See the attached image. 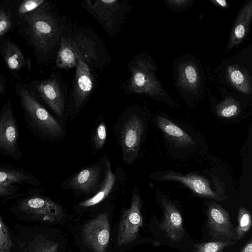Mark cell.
Listing matches in <instances>:
<instances>
[{"label": "cell", "instance_id": "6da1fadb", "mask_svg": "<svg viewBox=\"0 0 252 252\" xmlns=\"http://www.w3.org/2000/svg\"><path fill=\"white\" fill-rule=\"evenodd\" d=\"M19 29L27 43L38 56L51 51L58 40L61 27L45 1L19 19Z\"/></svg>", "mask_w": 252, "mask_h": 252}, {"label": "cell", "instance_id": "7a4b0ae2", "mask_svg": "<svg viewBox=\"0 0 252 252\" xmlns=\"http://www.w3.org/2000/svg\"><path fill=\"white\" fill-rule=\"evenodd\" d=\"M220 83L244 95L252 93V47L222 61L214 71Z\"/></svg>", "mask_w": 252, "mask_h": 252}, {"label": "cell", "instance_id": "3957f363", "mask_svg": "<svg viewBox=\"0 0 252 252\" xmlns=\"http://www.w3.org/2000/svg\"><path fill=\"white\" fill-rule=\"evenodd\" d=\"M157 66L152 59L140 58L131 69L129 88L134 93L146 94L171 106H177L156 75Z\"/></svg>", "mask_w": 252, "mask_h": 252}, {"label": "cell", "instance_id": "277c9868", "mask_svg": "<svg viewBox=\"0 0 252 252\" xmlns=\"http://www.w3.org/2000/svg\"><path fill=\"white\" fill-rule=\"evenodd\" d=\"M18 87L21 105L32 129L45 136H59L62 132L59 123L38 102L30 89Z\"/></svg>", "mask_w": 252, "mask_h": 252}, {"label": "cell", "instance_id": "5b68a950", "mask_svg": "<svg viewBox=\"0 0 252 252\" xmlns=\"http://www.w3.org/2000/svg\"><path fill=\"white\" fill-rule=\"evenodd\" d=\"M96 55L94 43L91 39L80 35L62 36L56 65L61 68H72L79 59L90 62Z\"/></svg>", "mask_w": 252, "mask_h": 252}, {"label": "cell", "instance_id": "8992f818", "mask_svg": "<svg viewBox=\"0 0 252 252\" xmlns=\"http://www.w3.org/2000/svg\"><path fill=\"white\" fill-rule=\"evenodd\" d=\"M176 88L182 94L197 96L201 94L203 79L197 60L191 56L178 59L174 66Z\"/></svg>", "mask_w": 252, "mask_h": 252}, {"label": "cell", "instance_id": "52a82bcc", "mask_svg": "<svg viewBox=\"0 0 252 252\" xmlns=\"http://www.w3.org/2000/svg\"><path fill=\"white\" fill-rule=\"evenodd\" d=\"M165 181H174L184 185L195 194L201 197L222 201L228 196L225 194L223 184L215 178L211 181L194 173L183 174L175 171H169L163 175Z\"/></svg>", "mask_w": 252, "mask_h": 252}, {"label": "cell", "instance_id": "ba28073f", "mask_svg": "<svg viewBox=\"0 0 252 252\" xmlns=\"http://www.w3.org/2000/svg\"><path fill=\"white\" fill-rule=\"evenodd\" d=\"M18 130L16 118L10 100L0 112V153L14 159L21 158L19 148Z\"/></svg>", "mask_w": 252, "mask_h": 252}, {"label": "cell", "instance_id": "9c48e42d", "mask_svg": "<svg viewBox=\"0 0 252 252\" xmlns=\"http://www.w3.org/2000/svg\"><path fill=\"white\" fill-rule=\"evenodd\" d=\"M19 209L33 219L50 223L60 221L63 213L62 208L50 199L39 195L25 197L19 203Z\"/></svg>", "mask_w": 252, "mask_h": 252}, {"label": "cell", "instance_id": "30bf717a", "mask_svg": "<svg viewBox=\"0 0 252 252\" xmlns=\"http://www.w3.org/2000/svg\"><path fill=\"white\" fill-rule=\"evenodd\" d=\"M141 207L140 197L135 193L130 206L124 212L119 224L117 238L119 246L128 244L137 237L139 228L143 226Z\"/></svg>", "mask_w": 252, "mask_h": 252}, {"label": "cell", "instance_id": "8fae6325", "mask_svg": "<svg viewBox=\"0 0 252 252\" xmlns=\"http://www.w3.org/2000/svg\"><path fill=\"white\" fill-rule=\"evenodd\" d=\"M207 215V227L212 237L220 240H234L235 229L225 209L211 202L208 205Z\"/></svg>", "mask_w": 252, "mask_h": 252}, {"label": "cell", "instance_id": "7c38bea8", "mask_svg": "<svg viewBox=\"0 0 252 252\" xmlns=\"http://www.w3.org/2000/svg\"><path fill=\"white\" fill-rule=\"evenodd\" d=\"M110 230L109 215L104 212L84 225L83 235L94 252H105L109 242Z\"/></svg>", "mask_w": 252, "mask_h": 252}, {"label": "cell", "instance_id": "4fadbf2b", "mask_svg": "<svg viewBox=\"0 0 252 252\" xmlns=\"http://www.w3.org/2000/svg\"><path fill=\"white\" fill-rule=\"evenodd\" d=\"M143 124L137 115L130 116L125 123L121 132V145L125 161L130 163L137 157L143 133Z\"/></svg>", "mask_w": 252, "mask_h": 252}, {"label": "cell", "instance_id": "5bb4252c", "mask_svg": "<svg viewBox=\"0 0 252 252\" xmlns=\"http://www.w3.org/2000/svg\"><path fill=\"white\" fill-rule=\"evenodd\" d=\"M83 3L85 9L107 31L113 29L124 5L117 0H87Z\"/></svg>", "mask_w": 252, "mask_h": 252}, {"label": "cell", "instance_id": "9a60e30c", "mask_svg": "<svg viewBox=\"0 0 252 252\" xmlns=\"http://www.w3.org/2000/svg\"><path fill=\"white\" fill-rule=\"evenodd\" d=\"M31 86L34 95L37 94L59 117L63 116V95L59 83L55 78L36 81Z\"/></svg>", "mask_w": 252, "mask_h": 252}, {"label": "cell", "instance_id": "2e32d148", "mask_svg": "<svg viewBox=\"0 0 252 252\" xmlns=\"http://www.w3.org/2000/svg\"><path fill=\"white\" fill-rule=\"evenodd\" d=\"M163 211L162 221L158 226L165 236L175 242L181 241L185 233L182 215L170 201L165 197L161 199Z\"/></svg>", "mask_w": 252, "mask_h": 252}, {"label": "cell", "instance_id": "e0dca14e", "mask_svg": "<svg viewBox=\"0 0 252 252\" xmlns=\"http://www.w3.org/2000/svg\"><path fill=\"white\" fill-rule=\"evenodd\" d=\"M252 22V0H247L238 13L232 27L226 52L242 43L248 36Z\"/></svg>", "mask_w": 252, "mask_h": 252}, {"label": "cell", "instance_id": "ac0fdd59", "mask_svg": "<svg viewBox=\"0 0 252 252\" xmlns=\"http://www.w3.org/2000/svg\"><path fill=\"white\" fill-rule=\"evenodd\" d=\"M73 96L75 106L79 107L90 94L93 87V79L87 63L79 59L76 65Z\"/></svg>", "mask_w": 252, "mask_h": 252}, {"label": "cell", "instance_id": "d6986e66", "mask_svg": "<svg viewBox=\"0 0 252 252\" xmlns=\"http://www.w3.org/2000/svg\"><path fill=\"white\" fill-rule=\"evenodd\" d=\"M0 52L7 67L13 72L24 67L31 70V61L25 57L19 47L13 41L6 39L0 44Z\"/></svg>", "mask_w": 252, "mask_h": 252}, {"label": "cell", "instance_id": "ffe728a7", "mask_svg": "<svg viewBox=\"0 0 252 252\" xmlns=\"http://www.w3.org/2000/svg\"><path fill=\"white\" fill-rule=\"evenodd\" d=\"M158 127L166 137L178 147H189L195 145L191 136L173 122L162 116L157 118Z\"/></svg>", "mask_w": 252, "mask_h": 252}, {"label": "cell", "instance_id": "44dd1931", "mask_svg": "<svg viewBox=\"0 0 252 252\" xmlns=\"http://www.w3.org/2000/svg\"><path fill=\"white\" fill-rule=\"evenodd\" d=\"M27 184L39 187L40 183L33 175L20 168L0 163V184L11 186L14 184Z\"/></svg>", "mask_w": 252, "mask_h": 252}, {"label": "cell", "instance_id": "7402d4cb", "mask_svg": "<svg viewBox=\"0 0 252 252\" xmlns=\"http://www.w3.org/2000/svg\"><path fill=\"white\" fill-rule=\"evenodd\" d=\"M99 176V168H87L78 173L70 181V186L86 192H90L95 186Z\"/></svg>", "mask_w": 252, "mask_h": 252}, {"label": "cell", "instance_id": "603a6c76", "mask_svg": "<svg viewBox=\"0 0 252 252\" xmlns=\"http://www.w3.org/2000/svg\"><path fill=\"white\" fill-rule=\"evenodd\" d=\"M115 182V176L113 173L109 160L106 163L105 177L100 189L93 197L81 202L79 206L86 207L94 206L103 200L111 191Z\"/></svg>", "mask_w": 252, "mask_h": 252}, {"label": "cell", "instance_id": "cb8c5ba5", "mask_svg": "<svg viewBox=\"0 0 252 252\" xmlns=\"http://www.w3.org/2000/svg\"><path fill=\"white\" fill-rule=\"evenodd\" d=\"M218 116L223 118H231L237 116L241 110L239 101L232 96H225L215 107Z\"/></svg>", "mask_w": 252, "mask_h": 252}, {"label": "cell", "instance_id": "d4e9b609", "mask_svg": "<svg viewBox=\"0 0 252 252\" xmlns=\"http://www.w3.org/2000/svg\"><path fill=\"white\" fill-rule=\"evenodd\" d=\"M59 244L43 235H38L30 241L26 252H57Z\"/></svg>", "mask_w": 252, "mask_h": 252}, {"label": "cell", "instance_id": "484cf974", "mask_svg": "<svg viewBox=\"0 0 252 252\" xmlns=\"http://www.w3.org/2000/svg\"><path fill=\"white\" fill-rule=\"evenodd\" d=\"M252 223V217L250 212L244 207L238 210V225L235 229L234 240L242 239L250 229Z\"/></svg>", "mask_w": 252, "mask_h": 252}, {"label": "cell", "instance_id": "4316f807", "mask_svg": "<svg viewBox=\"0 0 252 252\" xmlns=\"http://www.w3.org/2000/svg\"><path fill=\"white\" fill-rule=\"evenodd\" d=\"M236 243L235 241L228 240L196 244L193 252H222L225 248Z\"/></svg>", "mask_w": 252, "mask_h": 252}, {"label": "cell", "instance_id": "83f0119b", "mask_svg": "<svg viewBox=\"0 0 252 252\" xmlns=\"http://www.w3.org/2000/svg\"><path fill=\"white\" fill-rule=\"evenodd\" d=\"M45 1L44 0H26L22 1L18 6L16 13L19 20L26 14L37 9Z\"/></svg>", "mask_w": 252, "mask_h": 252}, {"label": "cell", "instance_id": "f1b7e54d", "mask_svg": "<svg viewBox=\"0 0 252 252\" xmlns=\"http://www.w3.org/2000/svg\"><path fill=\"white\" fill-rule=\"evenodd\" d=\"M12 247L9 231L0 216V252H11Z\"/></svg>", "mask_w": 252, "mask_h": 252}, {"label": "cell", "instance_id": "f546056e", "mask_svg": "<svg viewBox=\"0 0 252 252\" xmlns=\"http://www.w3.org/2000/svg\"><path fill=\"white\" fill-rule=\"evenodd\" d=\"M13 23L11 12L0 9V37L11 28Z\"/></svg>", "mask_w": 252, "mask_h": 252}, {"label": "cell", "instance_id": "4dcf8cb0", "mask_svg": "<svg viewBox=\"0 0 252 252\" xmlns=\"http://www.w3.org/2000/svg\"><path fill=\"white\" fill-rule=\"evenodd\" d=\"M164 2L168 9L176 12L185 10L193 3L192 0H166Z\"/></svg>", "mask_w": 252, "mask_h": 252}, {"label": "cell", "instance_id": "1f68e13d", "mask_svg": "<svg viewBox=\"0 0 252 252\" xmlns=\"http://www.w3.org/2000/svg\"><path fill=\"white\" fill-rule=\"evenodd\" d=\"M106 138V128L103 123H100L97 126L94 138L95 147L97 149H101L104 145Z\"/></svg>", "mask_w": 252, "mask_h": 252}, {"label": "cell", "instance_id": "d6a6232c", "mask_svg": "<svg viewBox=\"0 0 252 252\" xmlns=\"http://www.w3.org/2000/svg\"><path fill=\"white\" fill-rule=\"evenodd\" d=\"M19 187L14 185L4 186L0 184V197H9L15 195L18 191Z\"/></svg>", "mask_w": 252, "mask_h": 252}, {"label": "cell", "instance_id": "836d02e7", "mask_svg": "<svg viewBox=\"0 0 252 252\" xmlns=\"http://www.w3.org/2000/svg\"><path fill=\"white\" fill-rule=\"evenodd\" d=\"M211 3L216 6L222 9L229 8V3L225 0H210Z\"/></svg>", "mask_w": 252, "mask_h": 252}, {"label": "cell", "instance_id": "e575fe53", "mask_svg": "<svg viewBox=\"0 0 252 252\" xmlns=\"http://www.w3.org/2000/svg\"><path fill=\"white\" fill-rule=\"evenodd\" d=\"M240 252H252V239L250 238Z\"/></svg>", "mask_w": 252, "mask_h": 252}, {"label": "cell", "instance_id": "d590c367", "mask_svg": "<svg viewBox=\"0 0 252 252\" xmlns=\"http://www.w3.org/2000/svg\"><path fill=\"white\" fill-rule=\"evenodd\" d=\"M6 85L4 77L0 75V94L5 91Z\"/></svg>", "mask_w": 252, "mask_h": 252}]
</instances>
